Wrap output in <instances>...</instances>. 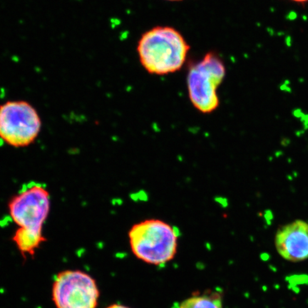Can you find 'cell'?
I'll return each instance as SVG.
<instances>
[{"label": "cell", "instance_id": "6da1fadb", "mask_svg": "<svg viewBox=\"0 0 308 308\" xmlns=\"http://www.w3.org/2000/svg\"><path fill=\"white\" fill-rule=\"evenodd\" d=\"M51 208L50 193L38 183L28 185L11 198L8 209L11 219L17 225L12 240L24 258L33 257L40 245L46 241L43 226Z\"/></svg>", "mask_w": 308, "mask_h": 308}, {"label": "cell", "instance_id": "7a4b0ae2", "mask_svg": "<svg viewBox=\"0 0 308 308\" xmlns=\"http://www.w3.org/2000/svg\"><path fill=\"white\" fill-rule=\"evenodd\" d=\"M137 49L141 63L148 72L164 75L182 67L189 46L175 29L158 27L142 35Z\"/></svg>", "mask_w": 308, "mask_h": 308}, {"label": "cell", "instance_id": "3957f363", "mask_svg": "<svg viewBox=\"0 0 308 308\" xmlns=\"http://www.w3.org/2000/svg\"><path fill=\"white\" fill-rule=\"evenodd\" d=\"M128 238L135 256L149 264H166L177 252L178 233L161 220L149 219L135 224L128 232Z\"/></svg>", "mask_w": 308, "mask_h": 308}, {"label": "cell", "instance_id": "277c9868", "mask_svg": "<svg viewBox=\"0 0 308 308\" xmlns=\"http://www.w3.org/2000/svg\"><path fill=\"white\" fill-rule=\"evenodd\" d=\"M225 75L223 61L213 53L207 54L190 68L187 78L188 96L195 109L203 114H209L218 108L217 89Z\"/></svg>", "mask_w": 308, "mask_h": 308}, {"label": "cell", "instance_id": "5b68a950", "mask_svg": "<svg viewBox=\"0 0 308 308\" xmlns=\"http://www.w3.org/2000/svg\"><path fill=\"white\" fill-rule=\"evenodd\" d=\"M42 128L37 110L25 101L0 105V138L10 146L27 147L35 141Z\"/></svg>", "mask_w": 308, "mask_h": 308}, {"label": "cell", "instance_id": "8992f818", "mask_svg": "<svg viewBox=\"0 0 308 308\" xmlns=\"http://www.w3.org/2000/svg\"><path fill=\"white\" fill-rule=\"evenodd\" d=\"M56 308H96L100 292L95 279L78 270H66L56 275L51 290Z\"/></svg>", "mask_w": 308, "mask_h": 308}, {"label": "cell", "instance_id": "52a82bcc", "mask_svg": "<svg viewBox=\"0 0 308 308\" xmlns=\"http://www.w3.org/2000/svg\"><path fill=\"white\" fill-rule=\"evenodd\" d=\"M275 245L280 256L297 262L308 259V223L297 220L278 229Z\"/></svg>", "mask_w": 308, "mask_h": 308}, {"label": "cell", "instance_id": "ba28073f", "mask_svg": "<svg viewBox=\"0 0 308 308\" xmlns=\"http://www.w3.org/2000/svg\"><path fill=\"white\" fill-rule=\"evenodd\" d=\"M176 308H223V302L218 294L202 295L187 298Z\"/></svg>", "mask_w": 308, "mask_h": 308}, {"label": "cell", "instance_id": "9c48e42d", "mask_svg": "<svg viewBox=\"0 0 308 308\" xmlns=\"http://www.w3.org/2000/svg\"><path fill=\"white\" fill-rule=\"evenodd\" d=\"M106 308H130L127 306H125V305H120V304H113L111 305L110 306L107 307Z\"/></svg>", "mask_w": 308, "mask_h": 308}, {"label": "cell", "instance_id": "30bf717a", "mask_svg": "<svg viewBox=\"0 0 308 308\" xmlns=\"http://www.w3.org/2000/svg\"><path fill=\"white\" fill-rule=\"evenodd\" d=\"M11 60H12L14 62H19V61H20V59H19V57L18 56H14L11 57Z\"/></svg>", "mask_w": 308, "mask_h": 308}, {"label": "cell", "instance_id": "8fae6325", "mask_svg": "<svg viewBox=\"0 0 308 308\" xmlns=\"http://www.w3.org/2000/svg\"><path fill=\"white\" fill-rule=\"evenodd\" d=\"M292 1L297 2H300V3H303V2H306L308 0H292Z\"/></svg>", "mask_w": 308, "mask_h": 308}, {"label": "cell", "instance_id": "7c38bea8", "mask_svg": "<svg viewBox=\"0 0 308 308\" xmlns=\"http://www.w3.org/2000/svg\"><path fill=\"white\" fill-rule=\"evenodd\" d=\"M168 1H178V0H168Z\"/></svg>", "mask_w": 308, "mask_h": 308}]
</instances>
